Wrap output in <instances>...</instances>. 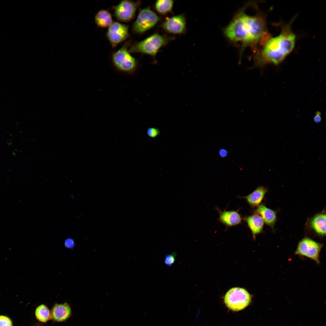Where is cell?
I'll return each instance as SVG.
<instances>
[{"label": "cell", "instance_id": "52a82bcc", "mask_svg": "<svg viewBox=\"0 0 326 326\" xmlns=\"http://www.w3.org/2000/svg\"><path fill=\"white\" fill-rule=\"evenodd\" d=\"M322 245L308 238H305L300 241L297 247L295 254L307 257L319 263V256Z\"/></svg>", "mask_w": 326, "mask_h": 326}, {"label": "cell", "instance_id": "4fadbf2b", "mask_svg": "<svg viewBox=\"0 0 326 326\" xmlns=\"http://www.w3.org/2000/svg\"><path fill=\"white\" fill-rule=\"evenodd\" d=\"M245 220L255 239L256 235L263 231L264 220L261 216L257 213L247 217Z\"/></svg>", "mask_w": 326, "mask_h": 326}, {"label": "cell", "instance_id": "277c9868", "mask_svg": "<svg viewBox=\"0 0 326 326\" xmlns=\"http://www.w3.org/2000/svg\"><path fill=\"white\" fill-rule=\"evenodd\" d=\"M251 295L245 289L240 287H233L225 294L224 301L229 309L235 311L242 310L247 307L251 302Z\"/></svg>", "mask_w": 326, "mask_h": 326}, {"label": "cell", "instance_id": "d6986e66", "mask_svg": "<svg viewBox=\"0 0 326 326\" xmlns=\"http://www.w3.org/2000/svg\"><path fill=\"white\" fill-rule=\"evenodd\" d=\"M35 315L36 318L40 321L46 322L52 318L51 313L47 307L42 304L36 308Z\"/></svg>", "mask_w": 326, "mask_h": 326}, {"label": "cell", "instance_id": "ac0fdd59", "mask_svg": "<svg viewBox=\"0 0 326 326\" xmlns=\"http://www.w3.org/2000/svg\"><path fill=\"white\" fill-rule=\"evenodd\" d=\"M174 3L172 0H157L155 4V8L161 15H165L171 12Z\"/></svg>", "mask_w": 326, "mask_h": 326}, {"label": "cell", "instance_id": "5bb4252c", "mask_svg": "<svg viewBox=\"0 0 326 326\" xmlns=\"http://www.w3.org/2000/svg\"><path fill=\"white\" fill-rule=\"evenodd\" d=\"M267 191V189L264 187L260 186L244 198L251 206L256 207L261 203Z\"/></svg>", "mask_w": 326, "mask_h": 326}, {"label": "cell", "instance_id": "2e32d148", "mask_svg": "<svg viewBox=\"0 0 326 326\" xmlns=\"http://www.w3.org/2000/svg\"><path fill=\"white\" fill-rule=\"evenodd\" d=\"M310 225L317 234L321 236L325 235V214L321 213L316 215L311 220Z\"/></svg>", "mask_w": 326, "mask_h": 326}, {"label": "cell", "instance_id": "cb8c5ba5", "mask_svg": "<svg viewBox=\"0 0 326 326\" xmlns=\"http://www.w3.org/2000/svg\"><path fill=\"white\" fill-rule=\"evenodd\" d=\"M321 113L320 111H317L316 112L314 117V120L315 123H318L321 121Z\"/></svg>", "mask_w": 326, "mask_h": 326}, {"label": "cell", "instance_id": "9a60e30c", "mask_svg": "<svg viewBox=\"0 0 326 326\" xmlns=\"http://www.w3.org/2000/svg\"><path fill=\"white\" fill-rule=\"evenodd\" d=\"M256 213L260 215L267 225L273 228L276 219V213L274 211L261 205L257 209Z\"/></svg>", "mask_w": 326, "mask_h": 326}, {"label": "cell", "instance_id": "e0dca14e", "mask_svg": "<svg viewBox=\"0 0 326 326\" xmlns=\"http://www.w3.org/2000/svg\"><path fill=\"white\" fill-rule=\"evenodd\" d=\"M94 19L97 25L102 28L108 27L113 22L111 14L105 10L99 11L96 14Z\"/></svg>", "mask_w": 326, "mask_h": 326}, {"label": "cell", "instance_id": "603a6c76", "mask_svg": "<svg viewBox=\"0 0 326 326\" xmlns=\"http://www.w3.org/2000/svg\"><path fill=\"white\" fill-rule=\"evenodd\" d=\"M65 246L68 248H72L75 245L74 240L72 238H67L65 240Z\"/></svg>", "mask_w": 326, "mask_h": 326}, {"label": "cell", "instance_id": "8fae6325", "mask_svg": "<svg viewBox=\"0 0 326 326\" xmlns=\"http://www.w3.org/2000/svg\"><path fill=\"white\" fill-rule=\"evenodd\" d=\"M71 314V308L69 305L66 302L63 304H56L51 312L52 318L58 322L66 321L70 317Z\"/></svg>", "mask_w": 326, "mask_h": 326}, {"label": "cell", "instance_id": "5b68a950", "mask_svg": "<svg viewBox=\"0 0 326 326\" xmlns=\"http://www.w3.org/2000/svg\"><path fill=\"white\" fill-rule=\"evenodd\" d=\"M129 43V42L125 43L120 49L113 53L112 58L114 65L118 69L131 73L135 70L137 62L128 50Z\"/></svg>", "mask_w": 326, "mask_h": 326}, {"label": "cell", "instance_id": "ba28073f", "mask_svg": "<svg viewBox=\"0 0 326 326\" xmlns=\"http://www.w3.org/2000/svg\"><path fill=\"white\" fill-rule=\"evenodd\" d=\"M139 1L134 2L129 0L122 1L114 8V14L118 20L128 22L134 17L136 10L141 4Z\"/></svg>", "mask_w": 326, "mask_h": 326}, {"label": "cell", "instance_id": "9c48e42d", "mask_svg": "<svg viewBox=\"0 0 326 326\" xmlns=\"http://www.w3.org/2000/svg\"><path fill=\"white\" fill-rule=\"evenodd\" d=\"M107 38L113 47L126 40L129 36L128 27L117 22H113L108 27Z\"/></svg>", "mask_w": 326, "mask_h": 326}, {"label": "cell", "instance_id": "3957f363", "mask_svg": "<svg viewBox=\"0 0 326 326\" xmlns=\"http://www.w3.org/2000/svg\"><path fill=\"white\" fill-rule=\"evenodd\" d=\"M174 38L155 33L142 41L135 43L130 46L128 51L130 53H140L155 57L162 47Z\"/></svg>", "mask_w": 326, "mask_h": 326}, {"label": "cell", "instance_id": "7402d4cb", "mask_svg": "<svg viewBox=\"0 0 326 326\" xmlns=\"http://www.w3.org/2000/svg\"><path fill=\"white\" fill-rule=\"evenodd\" d=\"M160 133L159 129L156 128H149L147 130V135L149 137L152 138L158 136L159 135Z\"/></svg>", "mask_w": 326, "mask_h": 326}, {"label": "cell", "instance_id": "7c38bea8", "mask_svg": "<svg viewBox=\"0 0 326 326\" xmlns=\"http://www.w3.org/2000/svg\"><path fill=\"white\" fill-rule=\"evenodd\" d=\"M220 221L228 226H232L240 224L242 217L237 211L219 210Z\"/></svg>", "mask_w": 326, "mask_h": 326}, {"label": "cell", "instance_id": "7a4b0ae2", "mask_svg": "<svg viewBox=\"0 0 326 326\" xmlns=\"http://www.w3.org/2000/svg\"><path fill=\"white\" fill-rule=\"evenodd\" d=\"M296 42L295 35L289 25L285 26L279 35L270 37L263 45L256 59V66L261 67L269 64L278 65L292 51Z\"/></svg>", "mask_w": 326, "mask_h": 326}, {"label": "cell", "instance_id": "d4e9b609", "mask_svg": "<svg viewBox=\"0 0 326 326\" xmlns=\"http://www.w3.org/2000/svg\"><path fill=\"white\" fill-rule=\"evenodd\" d=\"M219 153L220 157L224 158L227 156L228 154V152L226 150L223 148H221L219 150Z\"/></svg>", "mask_w": 326, "mask_h": 326}, {"label": "cell", "instance_id": "6da1fadb", "mask_svg": "<svg viewBox=\"0 0 326 326\" xmlns=\"http://www.w3.org/2000/svg\"><path fill=\"white\" fill-rule=\"evenodd\" d=\"M224 32L230 40L244 45L260 42L263 45L270 37L263 17L250 15L244 11L236 15L225 28Z\"/></svg>", "mask_w": 326, "mask_h": 326}, {"label": "cell", "instance_id": "ffe728a7", "mask_svg": "<svg viewBox=\"0 0 326 326\" xmlns=\"http://www.w3.org/2000/svg\"><path fill=\"white\" fill-rule=\"evenodd\" d=\"M176 253L173 252L167 254L165 257L164 263L168 267H170L174 263L175 260Z\"/></svg>", "mask_w": 326, "mask_h": 326}, {"label": "cell", "instance_id": "30bf717a", "mask_svg": "<svg viewBox=\"0 0 326 326\" xmlns=\"http://www.w3.org/2000/svg\"><path fill=\"white\" fill-rule=\"evenodd\" d=\"M186 19L184 15L180 14L166 19L161 27L169 33L179 35L184 34L186 30Z\"/></svg>", "mask_w": 326, "mask_h": 326}, {"label": "cell", "instance_id": "44dd1931", "mask_svg": "<svg viewBox=\"0 0 326 326\" xmlns=\"http://www.w3.org/2000/svg\"><path fill=\"white\" fill-rule=\"evenodd\" d=\"M0 326H12L11 319L4 315H0Z\"/></svg>", "mask_w": 326, "mask_h": 326}, {"label": "cell", "instance_id": "8992f818", "mask_svg": "<svg viewBox=\"0 0 326 326\" xmlns=\"http://www.w3.org/2000/svg\"><path fill=\"white\" fill-rule=\"evenodd\" d=\"M161 18L149 7L140 10L133 27V31L136 34H143L155 26L161 20Z\"/></svg>", "mask_w": 326, "mask_h": 326}]
</instances>
